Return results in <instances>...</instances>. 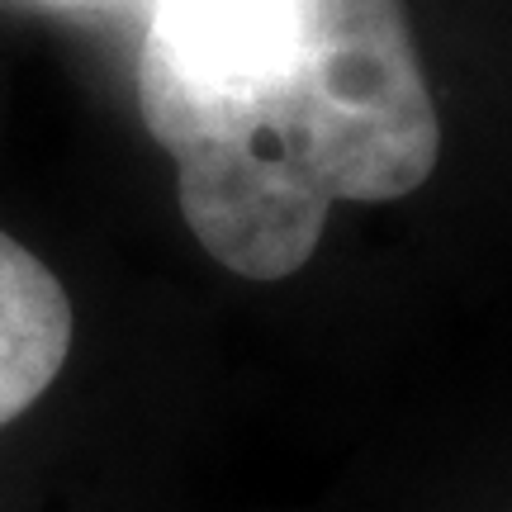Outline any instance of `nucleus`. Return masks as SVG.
Segmentation results:
<instances>
[{"label": "nucleus", "mask_w": 512, "mask_h": 512, "mask_svg": "<svg viewBox=\"0 0 512 512\" xmlns=\"http://www.w3.org/2000/svg\"><path fill=\"white\" fill-rule=\"evenodd\" d=\"M72 351V304L57 275L0 233V427L53 384Z\"/></svg>", "instance_id": "obj_2"}, {"label": "nucleus", "mask_w": 512, "mask_h": 512, "mask_svg": "<svg viewBox=\"0 0 512 512\" xmlns=\"http://www.w3.org/2000/svg\"><path fill=\"white\" fill-rule=\"evenodd\" d=\"M138 105L190 233L247 280L294 275L332 204L413 195L441 157L399 0H152Z\"/></svg>", "instance_id": "obj_1"}]
</instances>
